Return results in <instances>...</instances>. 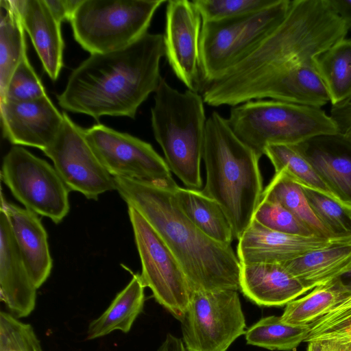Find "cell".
<instances>
[{"label":"cell","instance_id":"42","mask_svg":"<svg viewBox=\"0 0 351 351\" xmlns=\"http://www.w3.org/2000/svg\"><path fill=\"white\" fill-rule=\"evenodd\" d=\"M158 351H187L182 339L168 333Z\"/></svg>","mask_w":351,"mask_h":351},{"label":"cell","instance_id":"40","mask_svg":"<svg viewBox=\"0 0 351 351\" xmlns=\"http://www.w3.org/2000/svg\"><path fill=\"white\" fill-rule=\"evenodd\" d=\"M306 351H351V343L319 340L308 343Z\"/></svg>","mask_w":351,"mask_h":351},{"label":"cell","instance_id":"12","mask_svg":"<svg viewBox=\"0 0 351 351\" xmlns=\"http://www.w3.org/2000/svg\"><path fill=\"white\" fill-rule=\"evenodd\" d=\"M84 133L112 176L150 182L173 191L178 186L165 160L151 144L99 123L84 129Z\"/></svg>","mask_w":351,"mask_h":351},{"label":"cell","instance_id":"24","mask_svg":"<svg viewBox=\"0 0 351 351\" xmlns=\"http://www.w3.org/2000/svg\"><path fill=\"white\" fill-rule=\"evenodd\" d=\"M173 193L180 208L197 228L213 240L231 245L234 239L232 226L215 200L202 191L179 186Z\"/></svg>","mask_w":351,"mask_h":351},{"label":"cell","instance_id":"39","mask_svg":"<svg viewBox=\"0 0 351 351\" xmlns=\"http://www.w3.org/2000/svg\"><path fill=\"white\" fill-rule=\"evenodd\" d=\"M330 117L337 123L339 132L351 134V100L339 106H333Z\"/></svg>","mask_w":351,"mask_h":351},{"label":"cell","instance_id":"41","mask_svg":"<svg viewBox=\"0 0 351 351\" xmlns=\"http://www.w3.org/2000/svg\"><path fill=\"white\" fill-rule=\"evenodd\" d=\"M335 13L351 29V0H328Z\"/></svg>","mask_w":351,"mask_h":351},{"label":"cell","instance_id":"1","mask_svg":"<svg viewBox=\"0 0 351 351\" xmlns=\"http://www.w3.org/2000/svg\"><path fill=\"white\" fill-rule=\"evenodd\" d=\"M349 31L328 0H293L282 22L261 41L204 85L202 97L213 107L232 106L250 87L313 58Z\"/></svg>","mask_w":351,"mask_h":351},{"label":"cell","instance_id":"9","mask_svg":"<svg viewBox=\"0 0 351 351\" xmlns=\"http://www.w3.org/2000/svg\"><path fill=\"white\" fill-rule=\"evenodd\" d=\"M187 351H226L246 324L237 291L191 292L180 320Z\"/></svg>","mask_w":351,"mask_h":351},{"label":"cell","instance_id":"14","mask_svg":"<svg viewBox=\"0 0 351 351\" xmlns=\"http://www.w3.org/2000/svg\"><path fill=\"white\" fill-rule=\"evenodd\" d=\"M202 24L193 1H167L163 34L165 57L177 78L195 92L202 87L199 71Z\"/></svg>","mask_w":351,"mask_h":351},{"label":"cell","instance_id":"43","mask_svg":"<svg viewBox=\"0 0 351 351\" xmlns=\"http://www.w3.org/2000/svg\"><path fill=\"white\" fill-rule=\"evenodd\" d=\"M346 294L351 293V271L338 278Z\"/></svg>","mask_w":351,"mask_h":351},{"label":"cell","instance_id":"20","mask_svg":"<svg viewBox=\"0 0 351 351\" xmlns=\"http://www.w3.org/2000/svg\"><path fill=\"white\" fill-rule=\"evenodd\" d=\"M1 207L29 276L38 289L49 278L53 267L47 232L36 213L7 202L2 193Z\"/></svg>","mask_w":351,"mask_h":351},{"label":"cell","instance_id":"16","mask_svg":"<svg viewBox=\"0 0 351 351\" xmlns=\"http://www.w3.org/2000/svg\"><path fill=\"white\" fill-rule=\"evenodd\" d=\"M347 243L351 241L282 233L252 220L239 239L237 256L241 264H282L315 250Z\"/></svg>","mask_w":351,"mask_h":351},{"label":"cell","instance_id":"18","mask_svg":"<svg viewBox=\"0 0 351 351\" xmlns=\"http://www.w3.org/2000/svg\"><path fill=\"white\" fill-rule=\"evenodd\" d=\"M266 98L320 108L330 101L313 62L298 64L265 79L245 91L238 105Z\"/></svg>","mask_w":351,"mask_h":351},{"label":"cell","instance_id":"11","mask_svg":"<svg viewBox=\"0 0 351 351\" xmlns=\"http://www.w3.org/2000/svg\"><path fill=\"white\" fill-rule=\"evenodd\" d=\"M134 240L141 259V278L158 303L181 320L187 309L191 290L180 263L147 220L128 206Z\"/></svg>","mask_w":351,"mask_h":351},{"label":"cell","instance_id":"17","mask_svg":"<svg viewBox=\"0 0 351 351\" xmlns=\"http://www.w3.org/2000/svg\"><path fill=\"white\" fill-rule=\"evenodd\" d=\"M295 146L338 201L351 209V134H319Z\"/></svg>","mask_w":351,"mask_h":351},{"label":"cell","instance_id":"36","mask_svg":"<svg viewBox=\"0 0 351 351\" xmlns=\"http://www.w3.org/2000/svg\"><path fill=\"white\" fill-rule=\"evenodd\" d=\"M276 0H193L202 22L218 21L262 10Z\"/></svg>","mask_w":351,"mask_h":351},{"label":"cell","instance_id":"25","mask_svg":"<svg viewBox=\"0 0 351 351\" xmlns=\"http://www.w3.org/2000/svg\"><path fill=\"white\" fill-rule=\"evenodd\" d=\"M145 287L141 275L133 274L130 282L116 295L108 308L90 323L86 339L99 338L114 330L128 332L143 309Z\"/></svg>","mask_w":351,"mask_h":351},{"label":"cell","instance_id":"15","mask_svg":"<svg viewBox=\"0 0 351 351\" xmlns=\"http://www.w3.org/2000/svg\"><path fill=\"white\" fill-rule=\"evenodd\" d=\"M0 108L3 137L43 152L54 142L64 121L63 113L47 95L29 101H0Z\"/></svg>","mask_w":351,"mask_h":351},{"label":"cell","instance_id":"29","mask_svg":"<svg viewBox=\"0 0 351 351\" xmlns=\"http://www.w3.org/2000/svg\"><path fill=\"white\" fill-rule=\"evenodd\" d=\"M310 326H296L283 322L280 316L263 317L245 333L247 344L270 350L293 351L306 339Z\"/></svg>","mask_w":351,"mask_h":351},{"label":"cell","instance_id":"2","mask_svg":"<svg viewBox=\"0 0 351 351\" xmlns=\"http://www.w3.org/2000/svg\"><path fill=\"white\" fill-rule=\"evenodd\" d=\"M165 56L164 36L147 33L123 49L94 53L71 73L58 104L96 120L105 115L134 119L138 107L155 93Z\"/></svg>","mask_w":351,"mask_h":351},{"label":"cell","instance_id":"27","mask_svg":"<svg viewBox=\"0 0 351 351\" xmlns=\"http://www.w3.org/2000/svg\"><path fill=\"white\" fill-rule=\"evenodd\" d=\"M0 99L10 79L27 55L25 29L12 0L0 1Z\"/></svg>","mask_w":351,"mask_h":351},{"label":"cell","instance_id":"31","mask_svg":"<svg viewBox=\"0 0 351 351\" xmlns=\"http://www.w3.org/2000/svg\"><path fill=\"white\" fill-rule=\"evenodd\" d=\"M264 154L271 161L275 172L283 171L299 185L318 191L340 203L295 145H269Z\"/></svg>","mask_w":351,"mask_h":351},{"label":"cell","instance_id":"22","mask_svg":"<svg viewBox=\"0 0 351 351\" xmlns=\"http://www.w3.org/2000/svg\"><path fill=\"white\" fill-rule=\"evenodd\" d=\"M240 290L263 306H282L310 291L277 263L241 264Z\"/></svg>","mask_w":351,"mask_h":351},{"label":"cell","instance_id":"35","mask_svg":"<svg viewBox=\"0 0 351 351\" xmlns=\"http://www.w3.org/2000/svg\"><path fill=\"white\" fill-rule=\"evenodd\" d=\"M0 351H43L34 328L12 314L0 312Z\"/></svg>","mask_w":351,"mask_h":351},{"label":"cell","instance_id":"5","mask_svg":"<svg viewBox=\"0 0 351 351\" xmlns=\"http://www.w3.org/2000/svg\"><path fill=\"white\" fill-rule=\"evenodd\" d=\"M154 93L151 121L155 139L170 171L186 187L198 190L207 121L202 95L189 89L180 92L162 77Z\"/></svg>","mask_w":351,"mask_h":351},{"label":"cell","instance_id":"19","mask_svg":"<svg viewBox=\"0 0 351 351\" xmlns=\"http://www.w3.org/2000/svg\"><path fill=\"white\" fill-rule=\"evenodd\" d=\"M36 289L1 207L0 300L15 317H27L34 310Z\"/></svg>","mask_w":351,"mask_h":351},{"label":"cell","instance_id":"13","mask_svg":"<svg viewBox=\"0 0 351 351\" xmlns=\"http://www.w3.org/2000/svg\"><path fill=\"white\" fill-rule=\"evenodd\" d=\"M59 134L44 154L69 191L97 200L99 195L115 190L114 178L104 167L88 143L84 129L64 112Z\"/></svg>","mask_w":351,"mask_h":351},{"label":"cell","instance_id":"10","mask_svg":"<svg viewBox=\"0 0 351 351\" xmlns=\"http://www.w3.org/2000/svg\"><path fill=\"white\" fill-rule=\"evenodd\" d=\"M1 179L25 208L59 223L69 212V190L54 167L14 146L3 157Z\"/></svg>","mask_w":351,"mask_h":351},{"label":"cell","instance_id":"21","mask_svg":"<svg viewBox=\"0 0 351 351\" xmlns=\"http://www.w3.org/2000/svg\"><path fill=\"white\" fill-rule=\"evenodd\" d=\"M12 1L45 71L53 81L56 80L63 66L61 23L53 16L45 0Z\"/></svg>","mask_w":351,"mask_h":351},{"label":"cell","instance_id":"28","mask_svg":"<svg viewBox=\"0 0 351 351\" xmlns=\"http://www.w3.org/2000/svg\"><path fill=\"white\" fill-rule=\"evenodd\" d=\"M261 199L279 203L317 237L328 239H350L333 237L317 217L311 208L302 186L292 180L283 171L275 172L263 190Z\"/></svg>","mask_w":351,"mask_h":351},{"label":"cell","instance_id":"34","mask_svg":"<svg viewBox=\"0 0 351 351\" xmlns=\"http://www.w3.org/2000/svg\"><path fill=\"white\" fill-rule=\"evenodd\" d=\"M252 220L274 231L293 235L315 236L288 210L272 200L261 199Z\"/></svg>","mask_w":351,"mask_h":351},{"label":"cell","instance_id":"7","mask_svg":"<svg viewBox=\"0 0 351 351\" xmlns=\"http://www.w3.org/2000/svg\"><path fill=\"white\" fill-rule=\"evenodd\" d=\"M166 0H82L70 22L73 36L90 54L123 49L147 33Z\"/></svg>","mask_w":351,"mask_h":351},{"label":"cell","instance_id":"23","mask_svg":"<svg viewBox=\"0 0 351 351\" xmlns=\"http://www.w3.org/2000/svg\"><path fill=\"white\" fill-rule=\"evenodd\" d=\"M281 265L311 291L351 271V243L315 250Z\"/></svg>","mask_w":351,"mask_h":351},{"label":"cell","instance_id":"4","mask_svg":"<svg viewBox=\"0 0 351 351\" xmlns=\"http://www.w3.org/2000/svg\"><path fill=\"white\" fill-rule=\"evenodd\" d=\"M259 158L213 112L207 119L203 156L206 182L202 192L223 208L239 239L251 223L263 193Z\"/></svg>","mask_w":351,"mask_h":351},{"label":"cell","instance_id":"6","mask_svg":"<svg viewBox=\"0 0 351 351\" xmlns=\"http://www.w3.org/2000/svg\"><path fill=\"white\" fill-rule=\"evenodd\" d=\"M235 135L261 158L272 144L296 145L339 132L322 108L277 100H252L233 106L227 119Z\"/></svg>","mask_w":351,"mask_h":351},{"label":"cell","instance_id":"32","mask_svg":"<svg viewBox=\"0 0 351 351\" xmlns=\"http://www.w3.org/2000/svg\"><path fill=\"white\" fill-rule=\"evenodd\" d=\"M309 326L308 335L304 342L332 340L351 343V293L346 295Z\"/></svg>","mask_w":351,"mask_h":351},{"label":"cell","instance_id":"30","mask_svg":"<svg viewBox=\"0 0 351 351\" xmlns=\"http://www.w3.org/2000/svg\"><path fill=\"white\" fill-rule=\"evenodd\" d=\"M346 295L337 279L328 285L317 287L304 296L287 304L280 319L292 325H309L324 315Z\"/></svg>","mask_w":351,"mask_h":351},{"label":"cell","instance_id":"8","mask_svg":"<svg viewBox=\"0 0 351 351\" xmlns=\"http://www.w3.org/2000/svg\"><path fill=\"white\" fill-rule=\"evenodd\" d=\"M291 2L276 0L256 12L202 22L199 40L202 86L217 78L274 29L285 19Z\"/></svg>","mask_w":351,"mask_h":351},{"label":"cell","instance_id":"37","mask_svg":"<svg viewBox=\"0 0 351 351\" xmlns=\"http://www.w3.org/2000/svg\"><path fill=\"white\" fill-rule=\"evenodd\" d=\"M47 95L44 86L25 55L12 73L0 101H29Z\"/></svg>","mask_w":351,"mask_h":351},{"label":"cell","instance_id":"33","mask_svg":"<svg viewBox=\"0 0 351 351\" xmlns=\"http://www.w3.org/2000/svg\"><path fill=\"white\" fill-rule=\"evenodd\" d=\"M301 186L314 213L333 237L351 240V209L318 191Z\"/></svg>","mask_w":351,"mask_h":351},{"label":"cell","instance_id":"26","mask_svg":"<svg viewBox=\"0 0 351 351\" xmlns=\"http://www.w3.org/2000/svg\"><path fill=\"white\" fill-rule=\"evenodd\" d=\"M313 62L332 106L351 100V39L343 38L316 55Z\"/></svg>","mask_w":351,"mask_h":351},{"label":"cell","instance_id":"38","mask_svg":"<svg viewBox=\"0 0 351 351\" xmlns=\"http://www.w3.org/2000/svg\"><path fill=\"white\" fill-rule=\"evenodd\" d=\"M53 16L60 23L71 21L82 0H45Z\"/></svg>","mask_w":351,"mask_h":351},{"label":"cell","instance_id":"3","mask_svg":"<svg viewBox=\"0 0 351 351\" xmlns=\"http://www.w3.org/2000/svg\"><path fill=\"white\" fill-rule=\"evenodd\" d=\"M115 190L160 236L187 278L191 292L240 289L241 263L231 245L204 234L180 208L173 191L113 177Z\"/></svg>","mask_w":351,"mask_h":351}]
</instances>
